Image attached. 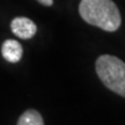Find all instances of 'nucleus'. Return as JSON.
I'll list each match as a JSON object with an SVG mask.
<instances>
[{
	"mask_svg": "<svg viewBox=\"0 0 125 125\" xmlns=\"http://www.w3.org/2000/svg\"><path fill=\"white\" fill-rule=\"evenodd\" d=\"M79 13L85 22L102 30L112 32L121 27V12L112 0H81Z\"/></svg>",
	"mask_w": 125,
	"mask_h": 125,
	"instance_id": "f257e3e1",
	"label": "nucleus"
},
{
	"mask_svg": "<svg viewBox=\"0 0 125 125\" xmlns=\"http://www.w3.org/2000/svg\"><path fill=\"white\" fill-rule=\"evenodd\" d=\"M97 76L108 89L125 97V62L116 56L102 54L96 59Z\"/></svg>",
	"mask_w": 125,
	"mask_h": 125,
	"instance_id": "f03ea898",
	"label": "nucleus"
},
{
	"mask_svg": "<svg viewBox=\"0 0 125 125\" xmlns=\"http://www.w3.org/2000/svg\"><path fill=\"white\" fill-rule=\"evenodd\" d=\"M10 29L14 35L22 40H30L37 32V26L35 22L24 16L14 18L10 22Z\"/></svg>",
	"mask_w": 125,
	"mask_h": 125,
	"instance_id": "7ed1b4c3",
	"label": "nucleus"
},
{
	"mask_svg": "<svg viewBox=\"0 0 125 125\" xmlns=\"http://www.w3.org/2000/svg\"><path fill=\"white\" fill-rule=\"evenodd\" d=\"M1 53L7 62L13 64L19 62L23 54L22 45L15 40H6L1 46Z\"/></svg>",
	"mask_w": 125,
	"mask_h": 125,
	"instance_id": "20e7f679",
	"label": "nucleus"
},
{
	"mask_svg": "<svg viewBox=\"0 0 125 125\" xmlns=\"http://www.w3.org/2000/svg\"><path fill=\"white\" fill-rule=\"evenodd\" d=\"M19 125H43L44 121L41 114L35 109H28L19 117Z\"/></svg>",
	"mask_w": 125,
	"mask_h": 125,
	"instance_id": "39448f33",
	"label": "nucleus"
},
{
	"mask_svg": "<svg viewBox=\"0 0 125 125\" xmlns=\"http://www.w3.org/2000/svg\"><path fill=\"white\" fill-rule=\"evenodd\" d=\"M37 1H38L40 4H42L43 6H48V7L53 5V0H37Z\"/></svg>",
	"mask_w": 125,
	"mask_h": 125,
	"instance_id": "423d86ee",
	"label": "nucleus"
}]
</instances>
